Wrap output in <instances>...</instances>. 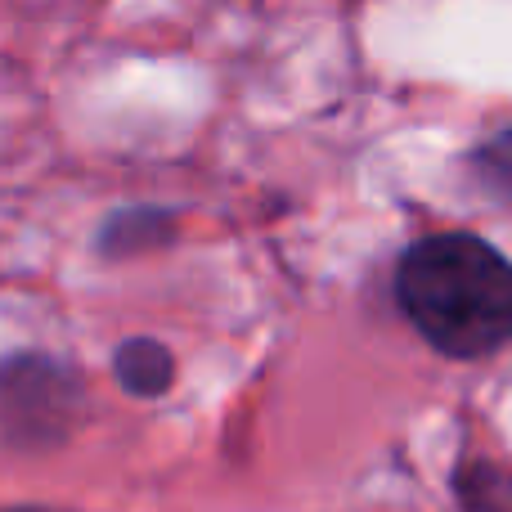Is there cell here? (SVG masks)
Instances as JSON below:
<instances>
[{"instance_id":"obj_5","label":"cell","mask_w":512,"mask_h":512,"mask_svg":"<svg viewBox=\"0 0 512 512\" xmlns=\"http://www.w3.org/2000/svg\"><path fill=\"white\" fill-rule=\"evenodd\" d=\"M454 499L463 512H512V472L486 459L454 468Z\"/></svg>"},{"instance_id":"obj_2","label":"cell","mask_w":512,"mask_h":512,"mask_svg":"<svg viewBox=\"0 0 512 512\" xmlns=\"http://www.w3.org/2000/svg\"><path fill=\"white\" fill-rule=\"evenodd\" d=\"M86 414L90 391L72 360L50 351H14L0 360V441L9 450H63Z\"/></svg>"},{"instance_id":"obj_6","label":"cell","mask_w":512,"mask_h":512,"mask_svg":"<svg viewBox=\"0 0 512 512\" xmlns=\"http://www.w3.org/2000/svg\"><path fill=\"white\" fill-rule=\"evenodd\" d=\"M472 167H477V176L486 189L512 198V131L495 135L490 144H481V149L472 153Z\"/></svg>"},{"instance_id":"obj_4","label":"cell","mask_w":512,"mask_h":512,"mask_svg":"<svg viewBox=\"0 0 512 512\" xmlns=\"http://www.w3.org/2000/svg\"><path fill=\"white\" fill-rule=\"evenodd\" d=\"M171 234H176V221L162 207H126V212L108 216V225L99 230V252L117 261V256L162 248Z\"/></svg>"},{"instance_id":"obj_7","label":"cell","mask_w":512,"mask_h":512,"mask_svg":"<svg viewBox=\"0 0 512 512\" xmlns=\"http://www.w3.org/2000/svg\"><path fill=\"white\" fill-rule=\"evenodd\" d=\"M0 512H68V508H45V504H14V508H0Z\"/></svg>"},{"instance_id":"obj_3","label":"cell","mask_w":512,"mask_h":512,"mask_svg":"<svg viewBox=\"0 0 512 512\" xmlns=\"http://www.w3.org/2000/svg\"><path fill=\"white\" fill-rule=\"evenodd\" d=\"M113 378L126 396L135 400H162L176 382V355L158 337H126L113 351Z\"/></svg>"},{"instance_id":"obj_1","label":"cell","mask_w":512,"mask_h":512,"mask_svg":"<svg viewBox=\"0 0 512 512\" xmlns=\"http://www.w3.org/2000/svg\"><path fill=\"white\" fill-rule=\"evenodd\" d=\"M396 306L445 360L512 346V261L477 234L418 239L396 265Z\"/></svg>"}]
</instances>
